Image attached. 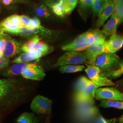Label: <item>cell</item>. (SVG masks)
<instances>
[{
    "label": "cell",
    "instance_id": "6da1fadb",
    "mask_svg": "<svg viewBox=\"0 0 123 123\" xmlns=\"http://www.w3.org/2000/svg\"><path fill=\"white\" fill-rule=\"evenodd\" d=\"M15 79H0V114L18 105L25 98Z\"/></svg>",
    "mask_w": 123,
    "mask_h": 123
},
{
    "label": "cell",
    "instance_id": "7a4b0ae2",
    "mask_svg": "<svg viewBox=\"0 0 123 123\" xmlns=\"http://www.w3.org/2000/svg\"><path fill=\"white\" fill-rule=\"evenodd\" d=\"M98 88L95 84L86 77L83 76L80 78L75 86V104L84 101L94 103L95 93Z\"/></svg>",
    "mask_w": 123,
    "mask_h": 123
},
{
    "label": "cell",
    "instance_id": "3957f363",
    "mask_svg": "<svg viewBox=\"0 0 123 123\" xmlns=\"http://www.w3.org/2000/svg\"><path fill=\"white\" fill-rule=\"evenodd\" d=\"M74 114L78 119L85 121L98 116L99 110L94 103L84 101L75 104Z\"/></svg>",
    "mask_w": 123,
    "mask_h": 123
},
{
    "label": "cell",
    "instance_id": "277c9868",
    "mask_svg": "<svg viewBox=\"0 0 123 123\" xmlns=\"http://www.w3.org/2000/svg\"><path fill=\"white\" fill-rule=\"evenodd\" d=\"M87 62L85 52L69 51L59 58L52 67L56 68L64 65H79Z\"/></svg>",
    "mask_w": 123,
    "mask_h": 123
},
{
    "label": "cell",
    "instance_id": "5b68a950",
    "mask_svg": "<svg viewBox=\"0 0 123 123\" xmlns=\"http://www.w3.org/2000/svg\"><path fill=\"white\" fill-rule=\"evenodd\" d=\"M120 60L115 53H104L97 57L95 65L102 72H108L114 69Z\"/></svg>",
    "mask_w": 123,
    "mask_h": 123
},
{
    "label": "cell",
    "instance_id": "8992f818",
    "mask_svg": "<svg viewBox=\"0 0 123 123\" xmlns=\"http://www.w3.org/2000/svg\"><path fill=\"white\" fill-rule=\"evenodd\" d=\"M85 71L89 79L98 88L103 86H114L115 84L111 80L101 75V70L96 66L87 64Z\"/></svg>",
    "mask_w": 123,
    "mask_h": 123
},
{
    "label": "cell",
    "instance_id": "52a82bcc",
    "mask_svg": "<svg viewBox=\"0 0 123 123\" xmlns=\"http://www.w3.org/2000/svg\"><path fill=\"white\" fill-rule=\"evenodd\" d=\"M30 107L37 114L50 115L52 112V101L47 97L38 95L33 98Z\"/></svg>",
    "mask_w": 123,
    "mask_h": 123
},
{
    "label": "cell",
    "instance_id": "ba28073f",
    "mask_svg": "<svg viewBox=\"0 0 123 123\" xmlns=\"http://www.w3.org/2000/svg\"><path fill=\"white\" fill-rule=\"evenodd\" d=\"M89 31L79 36L72 42L62 47V50L66 51H74L83 52L91 45L89 40Z\"/></svg>",
    "mask_w": 123,
    "mask_h": 123
},
{
    "label": "cell",
    "instance_id": "9c48e42d",
    "mask_svg": "<svg viewBox=\"0 0 123 123\" xmlns=\"http://www.w3.org/2000/svg\"><path fill=\"white\" fill-rule=\"evenodd\" d=\"M84 52L88 64L93 65H95V61L98 56L104 53H109L106 43V40L103 42L92 44L85 50Z\"/></svg>",
    "mask_w": 123,
    "mask_h": 123
},
{
    "label": "cell",
    "instance_id": "30bf717a",
    "mask_svg": "<svg viewBox=\"0 0 123 123\" xmlns=\"http://www.w3.org/2000/svg\"><path fill=\"white\" fill-rule=\"evenodd\" d=\"M95 98L97 100L123 101V92L113 87L98 88L96 90Z\"/></svg>",
    "mask_w": 123,
    "mask_h": 123
},
{
    "label": "cell",
    "instance_id": "8fae6325",
    "mask_svg": "<svg viewBox=\"0 0 123 123\" xmlns=\"http://www.w3.org/2000/svg\"><path fill=\"white\" fill-rule=\"evenodd\" d=\"M3 34L5 41V47L3 51L5 57L7 58L13 57L20 53L22 50L21 43L14 39L4 32Z\"/></svg>",
    "mask_w": 123,
    "mask_h": 123
},
{
    "label": "cell",
    "instance_id": "7c38bea8",
    "mask_svg": "<svg viewBox=\"0 0 123 123\" xmlns=\"http://www.w3.org/2000/svg\"><path fill=\"white\" fill-rule=\"evenodd\" d=\"M23 27L21 17L13 15L5 19L0 23V32H6L12 33L19 28Z\"/></svg>",
    "mask_w": 123,
    "mask_h": 123
},
{
    "label": "cell",
    "instance_id": "4fadbf2b",
    "mask_svg": "<svg viewBox=\"0 0 123 123\" xmlns=\"http://www.w3.org/2000/svg\"><path fill=\"white\" fill-rule=\"evenodd\" d=\"M22 77L26 79L41 81L46 76L43 68L42 66L36 64L24 71L22 74Z\"/></svg>",
    "mask_w": 123,
    "mask_h": 123
},
{
    "label": "cell",
    "instance_id": "5bb4252c",
    "mask_svg": "<svg viewBox=\"0 0 123 123\" xmlns=\"http://www.w3.org/2000/svg\"><path fill=\"white\" fill-rule=\"evenodd\" d=\"M35 63L27 62L16 63L10 68L2 72V75L6 77L12 78L14 76L22 74V73L29 68L35 65Z\"/></svg>",
    "mask_w": 123,
    "mask_h": 123
},
{
    "label": "cell",
    "instance_id": "9a60e30c",
    "mask_svg": "<svg viewBox=\"0 0 123 123\" xmlns=\"http://www.w3.org/2000/svg\"><path fill=\"white\" fill-rule=\"evenodd\" d=\"M50 31L48 29L45 28L43 26H41L39 28L32 27H24L19 28L14 31L12 33L17 35L22 36L25 37H29L31 36H36L37 34L41 35L48 34Z\"/></svg>",
    "mask_w": 123,
    "mask_h": 123
},
{
    "label": "cell",
    "instance_id": "2e32d148",
    "mask_svg": "<svg viewBox=\"0 0 123 123\" xmlns=\"http://www.w3.org/2000/svg\"><path fill=\"white\" fill-rule=\"evenodd\" d=\"M122 21L116 15L113 14L110 19L103 27L102 33L105 36L115 34L117 27Z\"/></svg>",
    "mask_w": 123,
    "mask_h": 123
},
{
    "label": "cell",
    "instance_id": "e0dca14e",
    "mask_svg": "<svg viewBox=\"0 0 123 123\" xmlns=\"http://www.w3.org/2000/svg\"><path fill=\"white\" fill-rule=\"evenodd\" d=\"M46 54L38 50L35 49L30 52H25L22 53L12 61L13 63L27 62L34 60H38L40 58Z\"/></svg>",
    "mask_w": 123,
    "mask_h": 123
},
{
    "label": "cell",
    "instance_id": "ac0fdd59",
    "mask_svg": "<svg viewBox=\"0 0 123 123\" xmlns=\"http://www.w3.org/2000/svg\"><path fill=\"white\" fill-rule=\"evenodd\" d=\"M114 3L107 2L100 14L98 16L96 24L98 28H99L103 26L108 19L114 14Z\"/></svg>",
    "mask_w": 123,
    "mask_h": 123
},
{
    "label": "cell",
    "instance_id": "d6986e66",
    "mask_svg": "<svg viewBox=\"0 0 123 123\" xmlns=\"http://www.w3.org/2000/svg\"><path fill=\"white\" fill-rule=\"evenodd\" d=\"M106 43L110 53H115L123 46V36L114 34L111 36L109 40L106 41Z\"/></svg>",
    "mask_w": 123,
    "mask_h": 123
},
{
    "label": "cell",
    "instance_id": "ffe728a7",
    "mask_svg": "<svg viewBox=\"0 0 123 123\" xmlns=\"http://www.w3.org/2000/svg\"><path fill=\"white\" fill-rule=\"evenodd\" d=\"M123 75V60H120L113 70L108 72H101L102 77L109 79H115Z\"/></svg>",
    "mask_w": 123,
    "mask_h": 123
},
{
    "label": "cell",
    "instance_id": "44dd1931",
    "mask_svg": "<svg viewBox=\"0 0 123 123\" xmlns=\"http://www.w3.org/2000/svg\"><path fill=\"white\" fill-rule=\"evenodd\" d=\"M85 68L84 65H64L59 67V71L61 73H74L83 70Z\"/></svg>",
    "mask_w": 123,
    "mask_h": 123
},
{
    "label": "cell",
    "instance_id": "7402d4cb",
    "mask_svg": "<svg viewBox=\"0 0 123 123\" xmlns=\"http://www.w3.org/2000/svg\"><path fill=\"white\" fill-rule=\"evenodd\" d=\"M41 38L39 36L36 35L33 36L31 39L29 40L27 43H25L22 46V50L25 52H30L35 50L36 45L39 42Z\"/></svg>",
    "mask_w": 123,
    "mask_h": 123
},
{
    "label": "cell",
    "instance_id": "603a6c76",
    "mask_svg": "<svg viewBox=\"0 0 123 123\" xmlns=\"http://www.w3.org/2000/svg\"><path fill=\"white\" fill-rule=\"evenodd\" d=\"M100 106L105 108H113L119 110H123V101L102 100L100 103Z\"/></svg>",
    "mask_w": 123,
    "mask_h": 123
},
{
    "label": "cell",
    "instance_id": "cb8c5ba5",
    "mask_svg": "<svg viewBox=\"0 0 123 123\" xmlns=\"http://www.w3.org/2000/svg\"><path fill=\"white\" fill-rule=\"evenodd\" d=\"M36 118L33 113L25 112L18 118L17 121L18 123H33Z\"/></svg>",
    "mask_w": 123,
    "mask_h": 123
},
{
    "label": "cell",
    "instance_id": "d4e9b609",
    "mask_svg": "<svg viewBox=\"0 0 123 123\" xmlns=\"http://www.w3.org/2000/svg\"><path fill=\"white\" fill-rule=\"evenodd\" d=\"M106 3L107 2H103L100 0H93L92 8L93 14L98 16L105 7Z\"/></svg>",
    "mask_w": 123,
    "mask_h": 123
},
{
    "label": "cell",
    "instance_id": "484cf974",
    "mask_svg": "<svg viewBox=\"0 0 123 123\" xmlns=\"http://www.w3.org/2000/svg\"><path fill=\"white\" fill-rule=\"evenodd\" d=\"M78 0H66L62 3L65 15L69 14L74 9L78 3Z\"/></svg>",
    "mask_w": 123,
    "mask_h": 123
},
{
    "label": "cell",
    "instance_id": "4316f807",
    "mask_svg": "<svg viewBox=\"0 0 123 123\" xmlns=\"http://www.w3.org/2000/svg\"><path fill=\"white\" fill-rule=\"evenodd\" d=\"M52 9L54 13H55L57 16L62 17L65 15L63 5L61 1H59V2L53 5Z\"/></svg>",
    "mask_w": 123,
    "mask_h": 123
},
{
    "label": "cell",
    "instance_id": "83f0119b",
    "mask_svg": "<svg viewBox=\"0 0 123 123\" xmlns=\"http://www.w3.org/2000/svg\"><path fill=\"white\" fill-rule=\"evenodd\" d=\"M36 14L41 18H49L50 16V13L48 9L44 5H40L37 6L35 9Z\"/></svg>",
    "mask_w": 123,
    "mask_h": 123
},
{
    "label": "cell",
    "instance_id": "f1b7e54d",
    "mask_svg": "<svg viewBox=\"0 0 123 123\" xmlns=\"http://www.w3.org/2000/svg\"><path fill=\"white\" fill-rule=\"evenodd\" d=\"M91 31L94 38L95 43L103 42L105 41V36L98 29L92 30Z\"/></svg>",
    "mask_w": 123,
    "mask_h": 123
},
{
    "label": "cell",
    "instance_id": "f546056e",
    "mask_svg": "<svg viewBox=\"0 0 123 123\" xmlns=\"http://www.w3.org/2000/svg\"><path fill=\"white\" fill-rule=\"evenodd\" d=\"M35 49L38 50L43 53L47 54L49 52V48L48 45L44 43L43 42L40 41L36 45Z\"/></svg>",
    "mask_w": 123,
    "mask_h": 123
},
{
    "label": "cell",
    "instance_id": "4dcf8cb0",
    "mask_svg": "<svg viewBox=\"0 0 123 123\" xmlns=\"http://www.w3.org/2000/svg\"><path fill=\"white\" fill-rule=\"evenodd\" d=\"M114 14L116 15L123 21V2L115 5Z\"/></svg>",
    "mask_w": 123,
    "mask_h": 123
},
{
    "label": "cell",
    "instance_id": "1f68e13d",
    "mask_svg": "<svg viewBox=\"0 0 123 123\" xmlns=\"http://www.w3.org/2000/svg\"><path fill=\"white\" fill-rule=\"evenodd\" d=\"M9 58L6 57L3 54L0 53V70L6 68L9 65Z\"/></svg>",
    "mask_w": 123,
    "mask_h": 123
},
{
    "label": "cell",
    "instance_id": "d6a6232c",
    "mask_svg": "<svg viewBox=\"0 0 123 123\" xmlns=\"http://www.w3.org/2000/svg\"><path fill=\"white\" fill-rule=\"evenodd\" d=\"M93 0H80L79 5L83 9H88L92 7Z\"/></svg>",
    "mask_w": 123,
    "mask_h": 123
},
{
    "label": "cell",
    "instance_id": "836d02e7",
    "mask_svg": "<svg viewBox=\"0 0 123 123\" xmlns=\"http://www.w3.org/2000/svg\"><path fill=\"white\" fill-rule=\"evenodd\" d=\"M20 17L23 27L31 26V18H28L25 15H22L20 16Z\"/></svg>",
    "mask_w": 123,
    "mask_h": 123
},
{
    "label": "cell",
    "instance_id": "e575fe53",
    "mask_svg": "<svg viewBox=\"0 0 123 123\" xmlns=\"http://www.w3.org/2000/svg\"><path fill=\"white\" fill-rule=\"evenodd\" d=\"M96 123H115V119H107L101 116H98Z\"/></svg>",
    "mask_w": 123,
    "mask_h": 123
},
{
    "label": "cell",
    "instance_id": "d590c367",
    "mask_svg": "<svg viewBox=\"0 0 123 123\" xmlns=\"http://www.w3.org/2000/svg\"><path fill=\"white\" fill-rule=\"evenodd\" d=\"M42 26L39 20L37 18H31V26L32 27L39 28Z\"/></svg>",
    "mask_w": 123,
    "mask_h": 123
},
{
    "label": "cell",
    "instance_id": "8d00e7d4",
    "mask_svg": "<svg viewBox=\"0 0 123 123\" xmlns=\"http://www.w3.org/2000/svg\"><path fill=\"white\" fill-rule=\"evenodd\" d=\"M5 47V41L3 34V32H0V53L3 54V51Z\"/></svg>",
    "mask_w": 123,
    "mask_h": 123
},
{
    "label": "cell",
    "instance_id": "74e56055",
    "mask_svg": "<svg viewBox=\"0 0 123 123\" xmlns=\"http://www.w3.org/2000/svg\"><path fill=\"white\" fill-rule=\"evenodd\" d=\"M13 0H2V2L3 4L5 6H8L12 2Z\"/></svg>",
    "mask_w": 123,
    "mask_h": 123
},
{
    "label": "cell",
    "instance_id": "f35d334b",
    "mask_svg": "<svg viewBox=\"0 0 123 123\" xmlns=\"http://www.w3.org/2000/svg\"><path fill=\"white\" fill-rule=\"evenodd\" d=\"M118 122L119 123H123V115L118 119Z\"/></svg>",
    "mask_w": 123,
    "mask_h": 123
},
{
    "label": "cell",
    "instance_id": "ab89813d",
    "mask_svg": "<svg viewBox=\"0 0 123 123\" xmlns=\"http://www.w3.org/2000/svg\"><path fill=\"white\" fill-rule=\"evenodd\" d=\"M50 117H49V115H48V116L47 117L46 120V121L45 123H50Z\"/></svg>",
    "mask_w": 123,
    "mask_h": 123
},
{
    "label": "cell",
    "instance_id": "60d3db41",
    "mask_svg": "<svg viewBox=\"0 0 123 123\" xmlns=\"http://www.w3.org/2000/svg\"><path fill=\"white\" fill-rule=\"evenodd\" d=\"M122 2H123V0H116L115 5L121 3Z\"/></svg>",
    "mask_w": 123,
    "mask_h": 123
},
{
    "label": "cell",
    "instance_id": "b9f144b4",
    "mask_svg": "<svg viewBox=\"0 0 123 123\" xmlns=\"http://www.w3.org/2000/svg\"><path fill=\"white\" fill-rule=\"evenodd\" d=\"M116 0H106V1L108 2H110V3H114L115 4V2H116Z\"/></svg>",
    "mask_w": 123,
    "mask_h": 123
},
{
    "label": "cell",
    "instance_id": "7bdbcfd3",
    "mask_svg": "<svg viewBox=\"0 0 123 123\" xmlns=\"http://www.w3.org/2000/svg\"><path fill=\"white\" fill-rule=\"evenodd\" d=\"M33 123H40V122L39 120L38 119H37V118H36L34 120V122H33Z\"/></svg>",
    "mask_w": 123,
    "mask_h": 123
},
{
    "label": "cell",
    "instance_id": "ee69618b",
    "mask_svg": "<svg viewBox=\"0 0 123 123\" xmlns=\"http://www.w3.org/2000/svg\"><path fill=\"white\" fill-rule=\"evenodd\" d=\"M59 0L62 1V3H63V2H65V1L66 0Z\"/></svg>",
    "mask_w": 123,
    "mask_h": 123
},
{
    "label": "cell",
    "instance_id": "f6af8a7d",
    "mask_svg": "<svg viewBox=\"0 0 123 123\" xmlns=\"http://www.w3.org/2000/svg\"><path fill=\"white\" fill-rule=\"evenodd\" d=\"M100 0L103 1V2H107V1H106V0Z\"/></svg>",
    "mask_w": 123,
    "mask_h": 123
}]
</instances>
